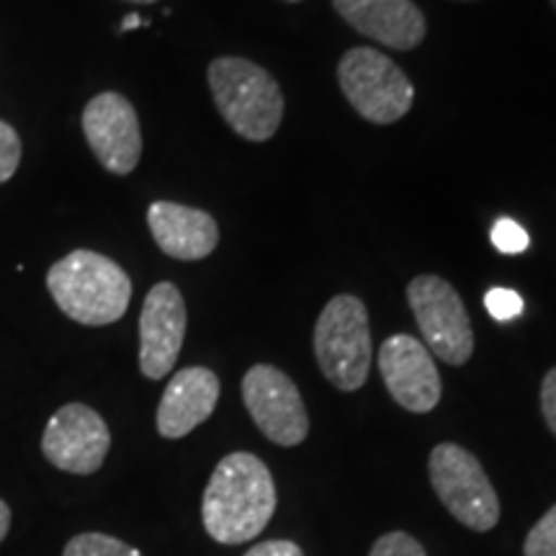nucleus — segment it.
Instances as JSON below:
<instances>
[{
  "mask_svg": "<svg viewBox=\"0 0 556 556\" xmlns=\"http://www.w3.org/2000/svg\"><path fill=\"white\" fill-rule=\"evenodd\" d=\"M276 510L274 477L258 456L229 454L208 479L201 503L206 533L227 546L253 541Z\"/></svg>",
  "mask_w": 556,
  "mask_h": 556,
  "instance_id": "nucleus-1",
  "label": "nucleus"
},
{
  "mask_svg": "<svg viewBox=\"0 0 556 556\" xmlns=\"http://www.w3.org/2000/svg\"><path fill=\"white\" fill-rule=\"evenodd\" d=\"M54 304L75 323L101 328L124 317L131 299V281L119 263L93 250H75L47 274Z\"/></svg>",
  "mask_w": 556,
  "mask_h": 556,
  "instance_id": "nucleus-2",
  "label": "nucleus"
},
{
  "mask_svg": "<svg viewBox=\"0 0 556 556\" xmlns=\"http://www.w3.org/2000/svg\"><path fill=\"white\" fill-rule=\"evenodd\" d=\"M208 88L222 119L242 139L266 142L281 127L283 96L274 75L245 58H217L208 65Z\"/></svg>",
  "mask_w": 556,
  "mask_h": 556,
  "instance_id": "nucleus-3",
  "label": "nucleus"
},
{
  "mask_svg": "<svg viewBox=\"0 0 556 556\" xmlns=\"http://www.w3.org/2000/svg\"><path fill=\"white\" fill-rule=\"evenodd\" d=\"M315 356L325 379L340 392H356L371 371V328L361 299L332 296L315 325Z\"/></svg>",
  "mask_w": 556,
  "mask_h": 556,
  "instance_id": "nucleus-4",
  "label": "nucleus"
},
{
  "mask_svg": "<svg viewBox=\"0 0 556 556\" xmlns=\"http://www.w3.org/2000/svg\"><path fill=\"white\" fill-rule=\"evenodd\" d=\"M428 475L438 500L446 505V510L458 523L479 533L497 526V492L471 451L456 446V443H438L430 451Z\"/></svg>",
  "mask_w": 556,
  "mask_h": 556,
  "instance_id": "nucleus-5",
  "label": "nucleus"
},
{
  "mask_svg": "<svg viewBox=\"0 0 556 556\" xmlns=\"http://www.w3.org/2000/svg\"><path fill=\"white\" fill-rule=\"evenodd\" d=\"M338 80L348 103L374 124H394L413 109L415 88L387 54L353 47L338 65Z\"/></svg>",
  "mask_w": 556,
  "mask_h": 556,
  "instance_id": "nucleus-6",
  "label": "nucleus"
},
{
  "mask_svg": "<svg viewBox=\"0 0 556 556\" xmlns=\"http://www.w3.org/2000/svg\"><path fill=\"white\" fill-rule=\"evenodd\" d=\"M407 302L428 351L451 366L467 364L475 353V330L456 289L441 276H417L407 287Z\"/></svg>",
  "mask_w": 556,
  "mask_h": 556,
  "instance_id": "nucleus-7",
  "label": "nucleus"
},
{
  "mask_svg": "<svg viewBox=\"0 0 556 556\" xmlns=\"http://www.w3.org/2000/svg\"><path fill=\"white\" fill-rule=\"evenodd\" d=\"M242 402L261 433L276 446H299L309 433L302 394L281 368L258 364L242 379Z\"/></svg>",
  "mask_w": 556,
  "mask_h": 556,
  "instance_id": "nucleus-8",
  "label": "nucleus"
},
{
  "mask_svg": "<svg viewBox=\"0 0 556 556\" xmlns=\"http://www.w3.org/2000/svg\"><path fill=\"white\" fill-rule=\"evenodd\" d=\"M111 446L109 426L93 407L70 402L47 422L41 451L52 467L70 475H93L103 467Z\"/></svg>",
  "mask_w": 556,
  "mask_h": 556,
  "instance_id": "nucleus-9",
  "label": "nucleus"
},
{
  "mask_svg": "<svg viewBox=\"0 0 556 556\" xmlns=\"http://www.w3.org/2000/svg\"><path fill=\"white\" fill-rule=\"evenodd\" d=\"M83 135L99 163L114 176H129L142 157L137 111L122 93L106 90L83 111Z\"/></svg>",
  "mask_w": 556,
  "mask_h": 556,
  "instance_id": "nucleus-10",
  "label": "nucleus"
},
{
  "mask_svg": "<svg viewBox=\"0 0 556 556\" xmlns=\"http://www.w3.org/2000/svg\"><path fill=\"white\" fill-rule=\"evenodd\" d=\"M379 371L392 400L409 413L426 415L441 402V374L420 340L413 336H392L379 348Z\"/></svg>",
  "mask_w": 556,
  "mask_h": 556,
  "instance_id": "nucleus-11",
  "label": "nucleus"
},
{
  "mask_svg": "<svg viewBox=\"0 0 556 556\" xmlns=\"http://www.w3.org/2000/svg\"><path fill=\"white\" fill-rule=\"evenodd\" d=\"M186 319V302L176 283H155L139 315V368L144 377H168L184 348Z\"/></svg>",
  "mask_w": 556,
  "mask_h": 556,
  "instance_id": "nucleus-12",
  "label": "nucleus"
},
{
  "mask_svg": "<svg viewBox=\"0 0 556 556\" xmlns=\"http://www.w3.org/2000/svg\"><path fill=\"white\" fill-rule=\"evenodd\" d=\"M332 5L348 26L392 50H415L426 39V16L413 0H332Z\"/></svg>",
  "mask_w": 556,
  "mask_h": 556,
  "instance_id": "nucleus-13",
  "label": "nucleus"
},
{
  "mask_svg": "<svg viewBox=\"0 0 556 556\" xmlns=\"http://www.w3.org/2000/svg\"><path fill=\"white\" fill-rule=\"evenodd\" d=\"M219 402L217 374L204 366L180 368L165 387L157 405V433L163 438H184L208 420Z\"/></svg>",
  "mask_w": 556,
  "mask_h": 556,
  "instance_id": "nucleus-14",
  "label": "nucleus"
},
{
  "mask_svg": "<svg viewBox=\"0 0 556 556\" xmlns=\"http://www.w3.org/2000/svg\"><path fill=\"white\" fill-rule=\"evenodd\" d=\"M148 225L157 248L176 261H201L219 245L212 214L176 201H155L148 208Z\"/></svg>",
  "mask_w": 556,
  "mask_h": 556,
  "instance_id": "nucleus-15",
  "label": "nucleus"
},
{
  "mask_svg": "<svg viewBox=\"0 0 556 556\" xmlns=\"http://www.w3.org/2000/svg\"><path fill=\"white\" fill-rule=\"evenodd\" d=\"M62 556H142L135 546L106 536V533H80L70 539Z\"/></svg>",
  "mask_w": 556,
  "mask_h": 556,
  "instance_id": "nucleus-16",
  "label": "nucleus"
},
{
  "mask_svg": "<svg viewBox=\"0 0 556 556\" xmlns=\"http://www.w3.org/2000/svg\"><path fill=\"white\" fill-rule=\"evenodd\" d=\"M490 240H492V245H495L500 253H505V255H520L523 250H528V245H531L526 229L520 227L516 219H507V217L497 219L495 225H492Z\"/></svg>",
  "mask_w": 556,
  "mask_h": 556,
  "instance_id": "nucleus-17",
  "label": "nucleus"
},
{
  "mask_svg": "<svg viewBox=\"0 0 556 556\" xmlns=\"http://www.w3.org/2000/svg\"><path fill=\"white\" fill-rule=\"evenodd\" d=\"M526 556H556V505L528 533Z\"/></svg>",
  "mask_w": 556,
  "mask_h": 556,
  "instance_id": "nucleus-18",
  "label": "nucleus"
},
{
  "mask_svg": "<svg viewBox=\"0 0 556 556\" xmlns=\"http://www.w3.org/2000/svg\"><path fill=\"white\" fill-rule=\"evenodd\" d=\"M484 307L497 323H510V319L523 315V299H520L518 291L495 287L484 294Z\"/></svg>",
  "mask_w": 556,
  "mask_h": 556,
  "instance_id": "nucleus-19",
  "label": "nucleus"
},
{
  "mask_svg": "<svg viewBox=\"0 0 556 556\" xmlns=\"http://www.w3.org/2000/svg\"><path fill=\"white\" fill-rule=\"evenodd\" d=\"M21 163V137L9 122H0V184L13 178Z\"/></svg>",
  "mask_w": 556,
  "mask_h": 556,
  "instance_id": "nucleus-20",
  "label": "nucleus"
},
{
  "mask_svg": "<svg viewBox=\"0 0 556 556\" xmlns=\"http://www.w3.org/2000/svg\"><path fill=\"white\" fill-rule=\"evenodd\" d=\"M368 556H428V554L426 548L409 536V533L392 531V533H384V536L371 546V554Z\"/></svg>",
  "mask_w": 556,
  "mask_h": 556,
  "instance_id": "nucleus-21",
  "label": "nucleus"
},
{
  "mask_svg": "<svg viewBox=\"0 0 556 556\" xmlns=\"http://www.w3.org/2000/svg\"><path fill=\"white\" fill-rule=\"evenodd\" d=\"M541 413L552 433L556 435V366L546 374L544 384H541Z\"/></svg>",
  "mask_w": 556,
  "mask_h": 556,
  "instance_id": "nucleus-22",
  "label": "nucleus"
},
{
  "mask_svg": "<svg viewBox=\"0 0 556 556\" xmlns=\"http://www.w3.org/2000/svg\"><path fill=\"white\" fill-rule=\"evenodd\" d=\"M245 556H304L294 541H263L255 544Z\"/></svg>",
  "mask_w": 556,
  "mask_h": 556,
  "instance_id": "nucleus-23",
  "label": "nucleus"
},
{
  "mask_svg": "<svg viewBox=\"0 0 556 556\" xmlns=\"http://www.w3.org/2000/svg\"><path fill=\"white\" fill-rule=\"evenodd\" d=\"M9 528H11V510L9 505L0 500V544H3V539L9 536Z\"/></svg>",
  "mask_w": 556,
  "mask_h": 556,
  "instance_id": "nucleus-24",
  "label": "nucleus"
},
{
  "mask_svg": "<svg viewBox=\"0 0 556 556\" xmlns=\"http://www.w3.org/2000/svg\"><path fill=\"white\" fill-rule=\"evenodd\" d=\"M139 26H148V21H144L142 16H137V13H129V16L122 21L119 29L122 31H131V29H139Z\"/></svg>",
  "mask_w": 556,
  "mask_h": 556,
  "instance_id": "nucleus-25",
  "label": "nucleus"
},
{
  "mask_svg": "<svg viewBox=\"0 0 556 556\" xmlns=\"http://www.w3.org/2000/svg\"><path fill=\"white\" fill-rule=\"evenodd\" d=\"M127 3H137V5H148V3H157V0H127Z\"/></svg>",
  "mask_w": 556,
  "mask_h": 556,
  "instance_id": "nucleus-26",
  "label": "nucleus"
},
{
  "mask_svg": "<svg viewBox=\"0 0 556 556\" xmlns=\"http://www.w3.org/2000/svg\"><path fill=\"white\" fill-rule=\"evenodd\" d=\"M287 3H299V0H287Z\"/></svg>",
  "mask_w": 556,
  "mask_h": 556,
  "instance_id": "nucleus-27",
  "label": "nucleus"
},
{
  "mask_svg": "<svg viewBox=\"0 0 556 556\" xmlns=\"http://www.w3.org/2000/svg\"><path fill=\"white\" fill-rule=\"evenodd\" d=\"M552 5H554V9H556V0H552Z\"/></svg>",
  "mask_w": 556,
  "mask_h": 556,
  "instance_id": "nucleus-28",
  "label": "nucleus"
}]
</instances>
